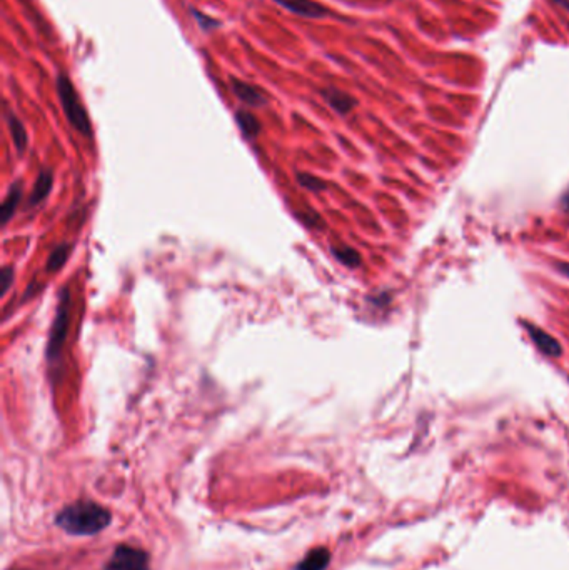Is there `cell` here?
I'll return each mask as SVG.
<instances>
[{
    "label": "cell",
    "instance_id": "obj_1",
    "mask_svg": "<svg viewBox=\"0 0 569 570\" xmlns=\"http://www.w3.org/2000/svg\"><path fill=\"white\" fill-rule=\"evenodd\" d=\"M55 524L71 535H94L110 524V512L91 500H80L66 505L55 517Z\"/></svg>",
    "mask_w": 569,
    "mask_h": 570
},
{
    "label": "cell",
    "instance_id": "obj_2",
    "mask_svg": "<svg viewBox=\"0 0 569 570\" xmlns=\"http://www.w3.org/2000/svg\"><path fill=\"white\" fill-rule=\"evenodd\" d=\"M55 89H57L59 100H61L64 114H66L68 123H71L80 135L91 139L92 137L91 119H89L87 110H85L82 102H80L79 93H77L74 84L68 79V75L59 74L57 80H55Z\"/></svg>",
    "mask_w": 569,
    "mask_h": 570
},
{
    "label": "cell",
    "instance_id": "obj_3",
    "mask_svg": "<svg viewBox=\"0 0 569 570\" xmlns=\"http://www.w3.org/2000/svg\"><path fill=\"white\" fill-rule=\"evenodd\" d=\"M71 290L67 287H62V290L59 292V302L57 308H55L52 327H50L49 342H47L45 355L49 362H54V360L59 359V355H61L64 349V344H66L68 320H71Z\"/></svg>",
    "mask_w": 569,
    "mask_h": 570
},
{
    "label": "cell",
    "instance_id": "obj_4",
    "mask_svg": "<svg viewBox=\"0 0 569 570\" xmlns=\"http://www.w3.org/2000/svg\"><path fill=\"white\" fill-rule=\"evenodd\" d=\"M105 570H151L149 555L140 548L119 546L107 562Z\"/></svg>",
    "mask_w": 569,
    "mask_h": 570
},
{
    "label": "cell",
    "instance_id": "obj_5",
    "mask_svg": "<svg viewBox=\"0 0 569 570\" xmlns=\"http://www.w3.org/2000/svg\"><path fill=\"white\" fill-rule=\"evenodd\" d=\"M274 2L289 10L290 14L304 17V19H326L332 15L326 6L316 0H274Z\"/></svg>",
    "mask_w": 569,
    "mask_h": 570
},
{
    "label": "cell",
    "instance_id": "obj_6",
    "mask_svg": "<svg viewBox=\"0 0 569 570\" xmlns=\"http://www.w3.org/2000/svg\"><path fill=\"white\" fill-rule=\"evenodd\" d=\"M230 87H232L234 96L249 107H263L267 104V96L259 87L249 82H244L241 79H230Z\"/></svg>",
    "mask_w": 569,
    "mask_h": 570
},
{
    "label": "cell",
    "instance_id": "obj_7",
    "mask_svg": "<svg viewBox=\"0 0 569 570\" xmlns=\"http://www.w3.org/2000/svg\"><path fill=\"white\" fill-rule=\"evenodd\" d=\"M319 93H320V97L324 98V102H326V104L339 115L350 114L354 110V107L357 105L356 98H354L348 92H342V90L339 89L326 87V89H320Z\"/></svg>",
    "mask_w": 569,
    "mask_h": 570
},
{
    "label": "cell",
    "instance_id": "obj_8",
    "mask_svg": "<svg viewBox=\"0 0 569 570\" xmlns=\"http://www.w3.org/2000/svg\"><path fill=\"white\" fill-rule=\"evenodd\" d=\"M526 330H528L533 342L538 345V349L541 350L542 354L549 355V357H559V355H561V344H559L553 336H549L546 330L539 329L533 324H526Z\"/></svg>",
    "mask_w": 569,
    "mask_h": 570
},
{
    "label": "cell",
    "instance_id": "obj_9",
    "mask_svg": "<svg viewBox=\"0 0 569 570\" xmlns=\"http://www.w3.org/2000/svg\"><path fill=\"white\" fill-rule=\"evenodd\" d=\"M54 183V172L50 169H42L40 174L34 183L31 195H29V207H37L49 197L50 190H52Z\"/></svg>",
    "mask_w": 569,
    "mask_h": 570
},
{
    "label": "cell",
    "instance_id": "obj_10",
    "mask_svg": "<svg viewBox=\"0 0 569 570\" xmlns=\"http://www.w3.org/2000/svg\"><path fill=\"white\" fill-rule=\"evenodd\" d=\"M22 182H14L8 188L6 199H3L2 207H0V218H2V225H7L10 218L14 217L17 207H19L20 200H22Z\"/></svg>",
    "mask_w": 569,
    "mask_h": 570
},
{
    "label": "cell",
    "instance_id": "obj_11",
    "mask_svg": "<svg viewBox=\"0 0 569 570\" xmlns=\"http://www.w3.org/2000/svg\"><path fill=\"white\" fill-rule=\"evenodd\" d=\"M6 119H7V126H8V132H10V137H12V142L15 145V150L19 156H22L25 152V149H27V144H29V139H27V130H25L22 120L14 112H10V110H7L6 112Z\"/></svg>",
    "mask_w": 569,
    "mask_h": 570
},
{
    "label": "cell",
    "instance_id": "obj_12",
    "mask_svg": "<svg viewBox=\"0 0 569 570\" xmlns=\"http://www.w3.org/2000/svg\"><path fill=\"white\" fill-rule=\"evenodd\" d=\"M331 564V552L326 547L312 548L296 565V570H326Z\"/></svg>",
    "mask_w": 569,
    "mask_h": 570
},
{
    "label": "cell",
    "instance_id": "obj_13",
    "mask_svg": "<svg viewBox=\"0 0 569 570\" xmlns=\"http://www.w3.org/2000/svg\"><path fill=\"white\" fill-rule=\"evenodd\" d=\"M235 122H237V127L241 128L242 135L246 137L247 140H254L256 137L259 135L260 122L254 114L249 112V110H237V112H235Z\"/></svg>",
    "mask_w": 569,
    "mask_h": 570
},
{
    "label": "cell",
    "instance_id": "obj_14",
    "mask_svg": "<svg viewBox=\"0 0 569 570\" xmlns=\"http://www.w3.org/2000/svg\"><path fill=\"white\" fill-rule=\"evenodd\" d=\"M71 252H72V243H67V242L59 243V246L52 250V254L49 255V259H47V265H45L47 272L52 273V272H57V270H61L64 265H66Z\"/></svg>",
    "mask_w": 569,
    "mask_h": 570
},
{
    "label": "cell",
    "instance_id": "obj_15",
    "mask_svg": "<svg viewBox=\"0 0 569 570\" xmlns=\"http://www.w3.org/2000/svg\"><path fill=\"white\" fill-rule=\"evenodd\" d=\"M332 255L336 257L337 262H341L342 265H346V267L349 269H356L361 265V255H359V252L356 248L353 247H332Z\"/></svg>",
    "mask_w": 569,
    "mask_h": 570
},
{
    "label": "cell",
    "instance_id": "obj_16",
    "mask_svg": "<svg viewBox=\"0 0 569 570\" xmlns=\"http://www.w3.org/2000/svg\"><path fill=\"white\" fill-rule=\"evenodd\" d=\"M296 180L299 186L307 188V190H311V192H316V194H318V192H324L327 188V183L324 182L323 179L316 177V175L307 174V172H297Z\"/></svg>",
    "mask_w": 569,
    "mask_h": 570
},
{
    "label": "cell",
    "instance_id": "obj_17",
    "mask_svg": "<svg viewBox=\"0 0 569 570\" xmlns=\"http://www.w3.org/2000/svg\"><path fill=\"white\" fill-rule=\"evenodd\" d=\"M191 12H192V17H194L195 20H198V24H199V27L202 29V30H214V29H217L221 25V22L219 20H216L214 19V17H209V15H205L204 12H200V10H195V8H191Z\"/></svg>",
    "mask_w": 569,
    "mask_h": 570
},
{
    "label": "cell",
    "instance_id": "obj_18",
    "mask_svg": "<svg viewBox=\"0 0 569 570\" xmlns=\"http://www.w3.org/2000/svg\"><path fill=\"white\" fill-rule=\"evenodd\" d=\"M297 217L299 220H301L304 225L309 227V229H319V227L323 225V217H320L319 213L311 212V210H307V212H297Z\"/></svg>",
    "mask_w": 569,
    "mask_h": 570
},
{
    "label": "cell",
    "instance_id": "obj_19",
    "mask_svg": "<svg viewBox=\"0 0 569 570\" xmlns=\"http://www.w3.org/2000/svg\"><path fill=\"white\" fill-rule=\"evenodd\" d=\"M14 284V267H3L2 272H0V285H2V292L0 295H6L8 292V289H10V285Z\"/></svg>",
    "mask_w": 569,
    "mask_h": 570
},
{
    "label": "cell",
    "instance_id": "obj_20",
    "mask_svg": "<svg viewBox=\"0 0 569 570\" xmlns=\"http://www.w3.org/2000/svg\"><path fill=\"white\" fill-rule=\"evenodd\" d=\"M38 290V287H37V284L36 282H32L31 285H29V290H25V294H24V300H27V299H31L34 294H36Z\"/></svg>",
    "mask_w": 569,
    "mask_h": 570
},
{
    "label": "cell",
    "instance_id": "obj_21",
    "mask_svg": "<svg viewBox=\"0 0 569 570\" xmlns=\"http://www.w3.org/2000/svg\"><path fill=\"white\" fill-rule=\"evenodd\" d=\"M558 269H559V272L563 273V276L569 277V264H558Z\"/></svg>",
    "mask_w": 569,
    "mask_h": 570
},
{
    "label": "cell",
    "instance_id": "obj_22",
    "mask_svg": "<svg viewBox=\"0 0 569 570\" xmlns=\"http://www.w3.org/2000/svg\"><path fill=\"white\" fill-rule=\"evenodd\" d=\"M563 205H564V209H566V212H569V190L563 197Z\"/></svg>",
    "mask_w": 569,
    "mask_h": 570
},
{
    "label": "cell",
    "instance_id": "obj_23",
    "mask_svg": "<svg viewBox=\"0 0 569 570\" xmlns=\"http://www.w3.org/2000/svg\"><path fill=\"white\" fill-rule=\"evenodd\" d=\"M556 2L563 3V6H564V7H569V0H556Z\"/></svg>",
    "mask_w": 569,
    "mask_h": 570
}]
</instances>
